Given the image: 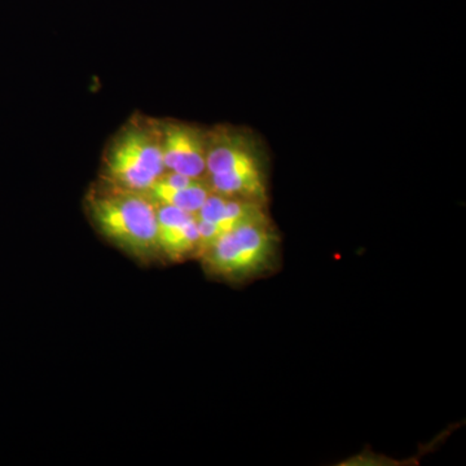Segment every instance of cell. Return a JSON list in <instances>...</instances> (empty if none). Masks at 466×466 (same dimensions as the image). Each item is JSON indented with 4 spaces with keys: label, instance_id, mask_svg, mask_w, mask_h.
<instances>
[{
    "label": "cell",
    "instance_id": "2",
    "mask_svg": "<svg viewBox=\"0 0 466 466\" xmlns=\"http://www.w3.org/2000/svg\"><path fill=\"white\" fill-rule=\"evenodd\" d=\"M165 171L161 121L137 115L106 146L100 179L121 188L149 193Z\"/></svg>",
    "mask_w": 466,
    "mask_h": 466
},
{
    "label": "cell",
    "instance_id": "3",
    "mask_svg": "<svg viewBox=\"0 0 466 466\" xmlns=\"http://www.w3.org/2000/svg\"><path fill=\"white\" fill-rule=\"evenodd\" d=\"M207 180L211 191L226 198L267 202V179L258 147L238 128L208 130Z\"/></svg>",
    "mask_w": 466,
    "mask_h": 466
},
{
    "label": "cell",
    "instance_id": "7",
    "mask_svg": "<svg viewBox=\"0 0 466 466\" xmlns=\"http://www.w3.org/2000/svg\"><path fill=\"white\" fill-rule=\"evenodd\" d=\"M211 192L213 191L208 186L207 177H204V179L196 180L186 188L174 189V191L153 188L150 189L149 195L157 204L170 205L196 216Z\"/></svg>",
    "mask_w": 466,
    "mask_h": 466
},
{
    "label": "cell",
    "instance_id": "5",
    "mask_svg": "<svg viewBox=\"0 0 466 466\" xmlns=\"http://www.w3.org/2000/svg\"><path fill=\"white\" fill-rule=\"evenodd\" d=\"M162 156L167 171L207 177L208 130L177 121H161Z\"/></svg>",
    "mask_w": 466,
    "mask_h": 466
},
{
    "label": "cell",
    "instance_id": "4",
    "mask_svg": "<svg viewBox=\"0 0 466 466\" xmlns=\"http://www.w3.org/2000/svg\"><path fill=\"white\" fill-rule=\"evenodd\" d=\"M279 244L278 232L267 216L226 232L200 259L208 275L240 283L275 265Z\"/></svg>",
    "mask_w": 466,
    "mask_h": 466
},
{
    "label": "cell",
    "instance_id": "1",
    "mask_svg": "<svg viewBox=\"0 0 466 466\" xmlns=\"http://www.w3.org/2000/svg\"><path fill=\"white\" fill-rule=\"evenodd\" d=\"M86 208L97 231L140 262L158 258L157 213L149 193L99 180L87 193Z\"/></svg>",
    "mask_w": 466,
    "mask_h": 466
},
{
    "label": "cell",
    "instance_id": "6",
    "mask_svg": "<svg viewBox=\"0 0 466 466\" xmlns=\"http://www.w3.org/2000/svg\"><path fill=\"white\" fill-rule=\"evenodd\" d=\"M159 257L168 262H182L196 257L198 245V218L170 205L157 204Z\"/></svg>",
    "mask_w": 466,
    "mask_h": 466
}]
</instances>
